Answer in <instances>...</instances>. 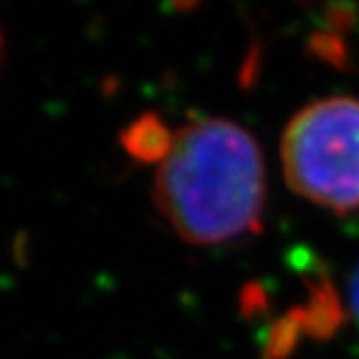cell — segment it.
<instances>
[{
  "instance_id": "cell-7",
  "label": "cell",
  "mask_w": 359,
  "mask_h": 359,
  "mask_svg": "<svg viewBox=\"0 0 359 359\" xmlns=\"http://www.w3.org/2000/svg\"><path fill=\"white\" fill-rule=\"evenodd\" d=\"M269 290L262 283H248L241 292V313L243 318H255L259 313H266L271 301Z\"/></svg>"
},
{
  "instance_id": "cell-9",
  "label": "cell",
  "mask_w": 359,
  "mask_h": 359,
  "mask_svg": "<svg viewBox=\"0 0 359 359\" xmlns=\"http://www.w3.org/2000/svg\"><path fill=\"white\" fill-rule=\"evenodd\" d=\"M350 306H353L355 320H357V325H359V266L355 271L353 280H350Z\"/></svg>"
},
{
  "instance_id": "cell-10",
  "label": "cell",
  "mask_w": 359,
  "mask_h": 359,
  "mask_svg": "<svg viewBox=\"0 0 359 359\" xmlns=\"http://www.w3.org/2000/svg\"><path fill=\"white\" fill-rule=\"evenodd\" d=\"M0 49H3V35H0Z\"/></svg>"
},
{
  "instance_id": "cell-5",
  "label": "cell",
  "mask_w": 359,
  "mask_h": 359,
  "mask_svg": "<svg viewBox=\"0 0 359 359\" xmlns=\"http://www.w3.org/2000/svg\"><path fill=\"white\" fill-rule=\"evenodd\" d=\"M306 308H292L290 313L276 320L262 336V357L264 359H287L299 343V334L304 332Z\"/></svg>"
},
{
  "instance_id": "cell-3",
  "label": "cell",
  "mask_w": 359,
  "mask_h": 359,
  "mask_svg": "<svg viewBox=\"0 0 359 359\" xmlns=\"http://www.w3.org/2000/svg\"><path fill=\"white\" fill-rule=\"evenodd\" d=\"M297 266L304 271V283L311 294V301L306 306L304 332L315 341H329L346 320L339 292L318 259H311V250H306V259L299 262Z\"/></svg>"
},
{
  "instance_id": "cell-2",
  "label": "cell",
  "mask_w": 359,
  "mask_h": 359,
  "mask_svg": "<svg viewBox=\"0 0 359 359\" xmlns=\"http://www.w3.org/2000/svg\"><path fill=\"white\" fill-rule=\"evenodd\" d=\"M290 187L336 212L359 205V100L327 98L290 121L283 138Z\"/></svg>"
},
{
  "instance_id": "cell-8",
  "label": "cell",
  "mask_w": 359,
  "mask_h": 359,
  "mask_svg": "<svg viewBox=\"0 0 359 359\" xmlns=\"http://www.w3.org/2000/svg\"><path fill=\"white\" fill-rule=\"evenodd\" d=\"M359 19V7L353 3H332L325 7V26L332 31H350Z\"/></svg>"
},
{
  "instance_id": "cell-1",
  "label": "cell",
  "mask_w": 359,
  "mask_h": 359,
  "mask_svg": "<svg viewBox=\"0 0 359 359\" xmlns=\"http://www.w3.org/2000/svg\"><path fill=\"white\" fill-rule=\"evenodd\" d=\"M264 159L257 140L229 119L180 126L154 177V205L191 245H217L262 231Z\"/></svg>"
},
{
  "instance_id": "cell-4",
  "label": "cell",
  "mask_w": 359,
  "mask_h": 359,
  "mask_svg": "<svg viewBox=\"0 0 359 359\" xmlns=\"http://www.w3.org/2000/svg\"><path fill=\"white\" fill-rule=\"evenodd\" d=\"M119 142L133 161L161 166L173 149L175 133L156 112H145L121 128Z\"/></svg>"
},
{
  "instance_id": "cell-6",
  "label": "cell",
  "mask_w": 359,
  "mask_h": 359,
  "mask_svg": "<svg viewBox=\"0 0 359 359\" xmlns=\"http://www.w3.org/2000/svg\"><path fill=\"white\" fill-rule=\"evenodd\" d=\"M308 52L334 68H348V47L339 33H313L308 38Z\"/></svg>"
}]
</instances>
